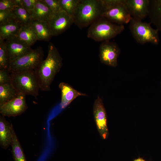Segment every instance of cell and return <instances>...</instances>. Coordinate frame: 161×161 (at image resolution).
<instances>
[{"label": "cell", "instance_id": "1", "mask_svg": "<svg viewBox=\"0 0 161 161\" xmlns=\"http://www.w3.org/2000/svg\"><path fill=\"white\" fill-rule=\"evenodd\" d=\"M62 65V58L58 50L53 44L49 42L47 57L35 71L40 90H50L51 84Z\"/></svg>", "mask_w": 161, "mask_h": 161}, {"label": "cell", "instance_id": "2", "mask_svg": "<svg viewBox=\"0 0 161 161\" xmlns=\"http://www.w3.org/2000/svg\"><path fill=\"white\" fill-rule=\"evenodd\" d=\"M101 0H80L73 16L74 23L82 29L101 17Z\"/></svg>", "mask_w": 161, "mask_h": 161}, {"label": "cell", "instance_id": "3", "mask_svg": "<svg viewBox=\"0 0 161 161\" xmlns=\"http://www.w3.org/2000/svg\"><path fill=\"white\" fill-rule=\"evenodd\" d=\"M10 73L11 83L19 93L37 98L40 87L35 70H23Z\"/></svg>", "mask_w": 161, "mask_h": 161}, {"label": "cell", "instance_id": "4", "mask_svg": "<svg viewBox=\"0 0 161 161\" xmlns=\"http://www.w3.org/2000/svg\"><path fill=\"white\" fill-rule=\"evenodd\" d=\"M124 25L113 23L101 17L88 28V38L97 42L110 41L121 33L124 30Z\"/></svg>", "mask_w": 161, "mask_h": 161}, {"label": "cell", "instance_id": "5", "mask_svg": "<svg viewBox=\"0 0 161 161\" xmlns=\"http://www.w3.org/2000/svg\"><path fill=\"white\" fill-rule=\"evenodd\" d=\"M101 17L118 25L129 23L131 18L126 6L125 0H101Z\"/></svg>", "mask_w": 161, "mask_h": 161}, {"label": "cell", "instance_id": "6", "mask_svg": "<svg viewBox=\"0 0 161 161\" xmlns=\"http://www.w3.org/2000/svg\"><path fill=\"white\" fill-rule=\"evenodd\" d=\"M129 23L131 33L137 42L142 45L148 43L155 45L158 44V30L152 28L150 23L131 18Z\"/></svg>", "mask_w": 161, "mask_h": 161}, {"label": "cell", "instance_id": "7", "mask_svg": "<svg viewBox=\"0 0 161 161\" xmlns=\"http://www.w3.org/2000/svg\"><path fill=\"white\" fill-rule=\"evenodd\" d=\"M44 55L42 47L32 49L11 62L8 71L10 73L26 70L36 71L43 61Z\"/></svg>", "mask_w": 161, "mask_h": 161}, {"label": "cell", "instance_id": "8", "mask_svg": "<svg viewBox=\"0 0 161 161\" xmlns=\"http://www.w3.org/2000/svg\"><path fill=\"white\" fill-rule=\"evenodd\" d=\"M48 23L52 36L61 34L74 23L73 18L65 11L53 13L49 19Z\"/></svg>", "mask_w": 161, "mask_h": 161}, {"label": "cell", "instance_id": "9", "mask_svg": "<svg viewBox=\"0 0 161 161\" xmlns=\"http://www.w3.org/2000/svg\"><path fill=\"white\" fill-rule=\"evenodd\" d=\"M93 114L97 129L101 138L106 139L109 134L107 115L102 99L98 96L95 100Z\"/></svg>", "mask_w": 161, "mask_h": 161}, {"label": "cell", "instance_id": "10", "mask_svg": "<svg viewBox=\"0 0 161 161\" xmlns=\"http://www.w3.org/2000/svg\"><path fill=\"white\" fill-rule=\"evenodd\" d=\"M99 50V57L102 63L113 67L117 66L120 50L117 43L110 41L102 42Z\"/></svg>", "mask_w": 161, "mask_h": 161}, {"label": "cell", "instance_id": "11", "mask_svg": "<svg viewBox=\"0 0 161 161\" xmlns=\"http://www.w3.org/2000/svg\"><path fill=\"white\" fill-rule=\"evenodd\" d=\"M26 95L20 94L14 99L0 105V113L4 117H15L23 113L27 109Z\"/></svg>", "mask_w": 161, "mask_h": 161}, {"label": "cell", "instance_id": "12", "mask_svg": "<svg viewBox=\"0 0 161 161\" xmlns=\"http://www.w3.org/2000/svg\"><path fill=\"white\" fill-rule=\"evenodd\" d=\"M6 46L10 63L31 51V47L13 36L6 40Z\"/></svg>", "mask_w": 161, "mask_h": 161}, {"label": "cell", "instance_id": "13", "mask_svg": "<svg viewBox=\"0 0 161 161\" xmlns=\"http://www.w3.org/2000/svg\"><path fill=\"white\" fill-rule=\"evenodd\" d=\"M125 3L132 18L142 21L148 16L149 0H125Z\"/></svg>", "mask_w": 161, "mask_h": 161}, {"label": "cell", "instance_id": "14", "mask_svg": "<svg viewBox=\"0 0 161 161\" xmlns=\"http://www.w3.org/2000/svg\"><path fill=\"white\" fill-rule=\"evenodd\" d=\"M58 87L61 92V101L60 103L61 108L64 109L71 102L80 96H86L87 95L78 92L68 83H60Z\"/></svg>", "mask_w": 161, "mask_h": 161}, {"label": "cell", "instance_id": "15", "mask_svg": "<svg viewBox=\"0 0 161 161\" xmlns=\"http://www.w3.org/2000/svg\"><path fill=\"white\" fill-rule=\"evenodd\" d=\"M22 25L13 14L7 21L0 24V39L5 40L15 36Z\"/></svg>", "mask_w": 161, "mask_h": 161}, {"label": "cell", "instance_id": "16", "mask_svg": "<svg viewBox=\"0 0 161 161\" xmlns=\"http://www.w3.org/2000/svg\"><path fill=\"white\" fill-rule=\"evenodd\" d=\"M12 124L5 119L4 117L0 116V144L4 149L11 145L12 139Z\"/></svg>", "mask_w": 161, "mask_h": 161}, {"label": "cell", "instance_id": "17", "mask_svg": "<svg viewBox=\"0 0 161 161\" xmlns=\"http://www.w3.org/2000/svg\"><path fill=\"white\" fill-rule=\"evenodd\" d=\"M30 25L35 33L38 40L49 41L52 36L47 22L32 18Z\"/></svg>", "mask_w": 161, "mask_h": 161}, {"label": "cell", "instance_id": "18", "mask_svg": "<svg viewBox=\"0 0 161 161\" xmlns=\"http://www.w3.org/2000/svg\"><path fill=\"white\" fill-rule=\"evenodd\" d=\"M53 13L43 0H38L31 15L32 18L48 22Z\"/></svg>", "mask_w": 161, "mask_h": 161}, {"label": "cell", "instance_id": "19", "mask_svg": "<svg viewBox=\"0 0 161 161\" xmlns=\"http://www.w3.org/2000/svg\"><path fill=\"white\" fill-rule=\"evenodd\" d=\"M15 36L30 47L38 40L30 24L22 25Z\"/></svg>", "mask_w": 161, "mask_h": 161}, {"label": "cell", "instance_id": "20", "mask_svg": "<svg viewBox=\"0 0 161 161\" xmlns=\"http://www.w3.org/2000/svg\"><path fill=\"white\" fill-rule=\"evenodd\" d=\"M12 139L11 145L15 161H27L23 150L12 124Z\"/></svg>", "mask_w": 161, "mask_h": 161}, {"label": "cell", "instance_id": "21", "mask_svg": "<svg viewBox=\"0 0 161 161\" xmlns=\"http://www.w3.org/2000/svg\"><path fill=\"white\" fill-rule=\"evenodd\" d=\"M19 94L11 83L0 85V105L14 99Z\"/></svg>", "mask_w": 161, "mask_h": 161}, {"label": "cell", "instance_id": "22", "mask_svg": "<svg viewBox=\"0 0 161 161\" xmlns=\"http://www.w3.org/2000/svg\"><path fill=\"white\" fill-rule=\"evenodd\" d=\"M148 15L151 21L161 30V0L150 1Z\"/></svg>", "mask_w": 161, "mask_h": 161}, {"label": "cell", "instance_id": "23", "mask_svg": "<svg viewBox=\"0 0 161 161\" xmlns=\"http://www.w3.org/2000/svg\"><path fill=\"white\" fill-rule=\"evenodd\" d=\"M12 12L15 18L22 25L30 24L31 15L22 6H16Z\"/></svg>", "mask_w": 161, "mask_h": 161}, {"label": "cell", "instance_id": "24", "mask_svg": "<svg viewBox=\"0 0 161 161\" xmlns=\"http://www.w3.org/2000/svg\"><path fill=\"white\" fill-rule=\"evenodd\" d=\"M10 62L5 40L0 39V69L8 70Z\"/></svg>", "mask_w": 161, "mask_h": 161}, {"label": "cell", "instance_id": "25", "mask_svg": "<svg viewBox=\"0 0 161 161\" xmlns=\"http://www.w3.org/2000/svg\"><path fill=\"white\" fill-rule=\"evenodd\" d=\"M79 1L80 0H59L62 10L65 11L72 17Z\"/></svg>", "mask_w": 161, "mask_h": 161}, {"label": "cell", "instance_id": "26", "mask_svg": "<svg viewBox=\"0 0 161 161\" xmlns=\"http://www.w3.org/2000/svg\"><path fill=\"white\" fill-rule=\"evenodd\" d=\"M53 13L59 12L62 10L59 0H43Z\"/></svg>", "mask_w": 161, "mask_h": 161}, {"label": "cell", "instance_id": "27", "mask_svg": "<svg viewBox=\"0 0 161 161\" xmlns=\"http://www.w3.org/2000/svg\"><path fill=\"white\" fill-rule=\"evenodd\" d=\"M16 6L14 0H0V10H12Z\"/></svg>", "mask_w": 161, "mask_h": 161}, {"label": "cell", "instance_id": "28", "mask_svg": "<svg viewBox=\"0 0 161 161\" xmlns=\"http://www.w3.org/2000/svg\"><path fill=\"white\" fill-rule=\"evenodd\" d=\"M10 73L8 70L0 69V85L11 83Z\"/></svg>", "mask_w": 161, "mask_h": 161}, {"label": "cell", "instance_id": "29", "mask_svg": "<svg viewBox=\"0 0 161 161\" xmlns=\"http://www.w3.org/2000/svg\"><path fill=\"white\" fill-rule=\"evenodd\" d=\"M38 0H22V6L31 15Z\"/></svg>", "mask_w": 161, "mask_h": 161}, {"label": "cell", "instance_id": "30", "mask_svg": "<svg viewBox=\"0 0 161 161\" xmlns=\"http://www.w3.org/2000/svg\"><path fill=\"white\" fill-rule=\"evenodd\" d=\"M13 15L12 10H0V24L7 21Z\"/></svg>", "mask_w": 161, "mask_h": 161}, {"label": "cell", "instance_id": "31", "mask_svg": "<svg viewBox=\"0 0 161 161\" xmlns=\"http://www.w3.org/2000/svg\"><path fill=\"white\" fill-rule=\"evenodd\" d=\"M16 6H22V0H14Z\"/></svg>", "mask_w": 161, "mask_h": 161}, {"label": "cell", "instance_id": "32", "mask_svg": "<svg viewBox=\"0 0 161 161\" xmlns=\"http://www.w3.org/2000/svg\"><path fill=\"white\" fill-rule=\"evenodd\" d=\"M134 161H146L145 160L141 158H139L135 159Z\"/></svg>", "mask_w": 161, "mask_h": 161}]
</instances>
